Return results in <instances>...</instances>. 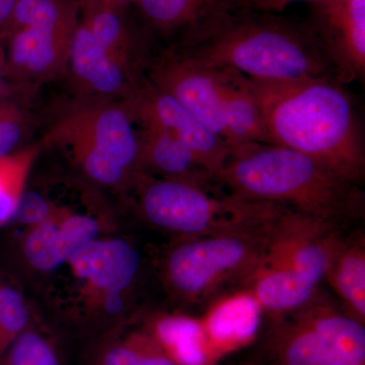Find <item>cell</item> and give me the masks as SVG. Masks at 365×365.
Segmentation results:
<instances>
[{"label":"cell","mask_w":365,"mask_h":365,"mask_svg":"<svg viewBox=\"0 0 365 365\" xmlns=\"http://www.w3.org/2000/svg\"><path fill=\"white\" fill-rule=\"evenodd\" d=\"M134 123L122 101L79 96L57 109L44 144L66 148L73 160L97 155L111 158L139 176L143 173Z\"/></svg>","instance_id":"obj_10"},{"label":"cell","mask_w":365,"mask_h":365,"mask_svg":"<svg viewBox=\"0 0 365 365\" xmlns=\"http://www.w3.org/2000/svg\"><path fill=\"white\" fill-rule=\"evenodd\" d=\"M135 188L139 208L146 222L181 239L263 227L282 206L145 174Z\"/></svg>","instance_id":"obj_5"},{"label":"cell","mask_w":365,"mask_h":365,"mask_svg":"<svg viewBox=\"0 0 365 365\" xmlns=\"http://www.w3.org/2000/svg\"><path fill=\"white\" fill-rule=\"evenodd\" d=\"M0 365H61L51 341L32 327L11 343L0 360Z\"/></svg>","instance_id":"obj_23"},{"label":"cell","mask_w":365,"mask_h":365,"mask_svg":"<svg viewBox=\"0 0 365 365\" xmlns=\"http://www.w3.org/2000/svg\"><path fill=\"white\" fill-rule=\"evenodd\" d=\"M216 186L248 200L280 204L346 230L364 218V192L306 153L250 143L232 146Z\"/></svg>","instance_id":"obj_2"},{"label":"cell","mask_w":365,"mask_h":365,"mask_svg":"<svg viewBox=\"0 0 365 365\" xmlns=\"http://www.w3.org/2000/svg\"><path fill=\"white\" fill-rule=\"evenodd\" d=\"M247 79L271 144L306 153L362 184L364 128L344 86L332 78L285 83Z\"/></svg>","instance_id":"obj_1"},{"label":"cell","mask_w":365,"mask_h":365,"mask_svg":"<svg viewBox=\"0 0 365 365\" xmlns=\"http://www.w3.org/2000/svg\"><path fill=\"white\" fill-rule=\"evenodd\" d=\"M218 68L222 74L227 143L230 146L250 143L271 144L248 79L232 69Z\"/></svg>","instance_id":"obj_18"},{"label":"cell","mask_w":365,"mask_h":365,"mask_svg":"<svg viewBox=\"0 0 365 365\" xmlns=\"http://www.w3.org/2000/svg\"><path fill=\"white\" fill-rule=\"evenodd\" d=\"M28 307L14 285L0 283V360L7 348L29 326Z\"/></svg>","instance_id":"obj_24"},{"label":"cell","mask_w":365,"mask_h":365,"mask_svg":"<svg viewBox=\"0 0 365 365\" xmlns=\"http://www.w3.org/2000/svg\"><path fill=\"white\" fill-rule=\"evenodd\" d=\"M177 51L265 83L332 78V67L307 21L250 7L202 44ZM335 79V78H334Z\"/></svg>","instance_id":"obj_3"},{"label":"cell","mask_w":365,"mask_h":365,"mask_svg":"<svg viewBox=\"0 0 365 365\" xmlns=\"http://www.w3.org/2000/svg\"><path fill=\"white\" fill-rule=\"evenodd\" d=\"M19 0H0V26L6 23Z\"/></svg>","instance_id":"obj_28"},{"label":"cell","mask_w":365,"mask_h":365,"mask_svg":"<svg viewBox=\"0 0 365 365\" xmlns=\"http://www.w3.org/2000/svg\"><path fill=\"white\" fill-rule=\"evenodd\" d=\"M275 216L252 230L182 239L163 260V282L170 294L199 304L227 287L242 288L260 263Z\"/></svg>","instance_id":"obj_7"},{"label":"cell","mask_w":365,"mask_h":365,"mask_svg":"<svg viewBox=\"0 0 365 365\" xmlns=\"http://www.w3.org/2000/svg\"><path fill=\"white\" fill-rule=\"evenodd\" d=\"M307 23L318 38L334 78L345 86L365 76V0H318Z\"/></svg>","instance_id":"obj_11"},{"label":"cell","mask_w":365,"mask_h":365,"mask_svg":"<svg viewBox=\"0 0 365 365\" xmlns=\"http://www.w3.org/2000/svg\"><path fill=\"white\" fill-rule=\"evenodd\" d=\"M54 203L46 200L35 192H24L13 216V220L26 225V228L38 225L51 213Z\"/></svg>","instance_id":"obj_26"},{"label":"cell","mask_w":365,"mask_h":365,"mask_svg":"<svg viewBox=\"0 0 365 365\" xmlns=\"http://www.w3.org/2000/svg\"><path fill=\"white\" fill-rule=\"evenodd\" d=\"M299 1H307L311 4V2L318 1V0H252V6L257 11L271 14H280L289 4Z\"/></svg>","instance_id":"obj_27"},{"label":"cell","mask_w":365,"mask_h":365,"mask_svg":"<svg viewBox=\"0 0 365 365\" xmlns=\"http://www.w3.org/2000/svg\"><path fill=\"white\" fill-rule=\"evenodd\" d=\"M325 280L341 307L365 324V237L360 230L343 235L329 264Z\"/></svg>","instance_id":"obj_17"},{"label":"cell","mask_w":365,"mask_h":365,"mask_svg":"<svg viewBox=\"0 0 365 365\" xmlns=\"http://www.w3.org/2000/svg\"><path fill=\"white\" fill-rule=\"evenodd\" d=\"M136 4L153 30L165 37L177 36L174 50L202 44L253 7L251 0H138Z\"/></svg>","instance_id":"obj_15"},{"label":"cell","mask_w":365,"mask_h":365,"mask_svg":"<svg viewBox=\"0 0 365 365\" xmlns=\"http://www.w3.org/2000/svg\"><path fill=\"white\" fill-rule=\"evenodd\" d=\"M137 123L141 129L138 132L139 167L143 174L158 175L160 179L206 189H220L212 173L176 136L150 122Z\"/></svg>","instance_id":"obj_16"},{"label":"cell","mask_w":365,"mask_h":365,"mask_svg":"<svg viewBox=\"0 0 365 365\" xmlns=\"http://www.w3.org/2000/svg\"><path fill=\"white\" fill-rule=\"evenodd\" d=\"M38 153L33 146L0 158V227L13 220Z\"/></svg>","instance_id":"obj_21"},{"label":"cell","mask_w":365,"mask_h":365,"mask_svg":"<svg viewBox=\"0 0 365 365\" xmlns=\"http://www.w3.org/2000/svg\"><path fill=\"white\" fill-rule=\"evenodd\" d=\"M269 318L268 365H365L364 324L324 290Z\"/></svg>","instance_id":"obj_8"},{"label":"cell","mask_w":365,"mask_h":365,"mask_svg":"<svg viewBox=\"0 0 365 365\" xmlns=\"http://www.w3.org/2000/svg\"><path fill=\"white\" fill-rule=\"evenodd\" d=\"M98 365H177L150 333H134L108 346Z\"/></svg>","instance_id":"obj_22"},{"label":"cell","mask_w":365,"mask_h":365,"mask_svg":"<svg viewBox=\"0 0 365 365\" xmlns=\"http://www.w3.org/2000/svg\"><path fill=\"white\" fill-rule=\"evenodd\" d=\"M122 102L134 122H150L169 131L193 151L215 178L222 169L232 146L180 101L153 86L145 76L135 93Z\"/></svg>","instance_id":"obj_12"},{"label":"cell","mask_w":365,"mask_h":365,"mask_svg":"<svg viewBox=\"0 0 365 365\" xmlns=\"http://www.w3.org/2000/svg\"><path fill=\"white\" fill-rule=\"evenodd\" d=\"M76 1L101 2V4H113V6L124 7L125 6H127V4H132V2L136 4V2L138 1V0H76Z\"/></svg>","instance_id":"obj_29"},{"label":"cell","mask_w":365,"mask_h":365,"mask_svg":"<svg viewBox=\"0 0 365 365\" xmlns=\"http://www.w3.org/2000/svg\"><path fill=\"white\" fill-rule=\"evenodd\" d=\"M143 67L106 47L78 21L68 72L79 96L126 101L143 83Z\"/></svg>","instance_id":"obj_14"},{"label":"cell","mask_w":365,"mask_h":365,"mask_svg":"<svg viewBox=\"0 0 365 365\" xmlns=\"http://www.w3.org/2000/svg\"><path fill=\"white\" fill-rule=\"evenodd\" d=\"M259 312L253 297L242 292L216 307L206 322V330L217 342L248 339L258 328Z\"/></svg>","instance_id":"obj_20"},{"label":"cell","mask_w":365,"mask_h":365,"mask_svg":"<svg viewBox=\"0 0 365 365\" xmlns=\"http://www.w3.org/2000/svg\"><path fill=\"white\" fill-rule=\"evenodd\" d=\"M150 334L177 365L206 364L205 330L200 322L188 317H163Z\"/></svg>","instance_id":"obj_19"},{"label":"cell","mask_w":365,"mask_h":365,"mask_svg":"<svg viewBox=\"0 0 365 365\" xmlns=\"http://www.w3.org/2000/svg\"><path fill=\"white\" fill-rule=\"evenodd\" d=\"M26 119L19 107L0 105V158L11 155L25 136Z\"/></svg>","instance_id":"obj_25"},{"label":"cell","mask_w":365,"mask_h":365,"mask_svg":"<svg viewBox=\"0 0 365 365\" xmlns=\"http://www.w3.org/2000/svg\"><path fill=\"white\" fill-rule=\"evenodd\" d=\"M251 2H252V0H251Z\"/></svg>","instance_id":"obj_31"},{"label":"cell","mask_w":365,"mask_h":365,"mask_svg":"<svg viewBox=\"0 0 365 365\" xmlns=\"http://www.w3.org/2000/svg\"><path fill=\"white\" fill-rule=\"evenodd\" d=\"M6 56H4V50L0 42V91L4 86V78H6Z\"/></svg>","instance_id":"obj_30"},{"label":"cell","mask_w":365,"mask_h":365,"mask_svg":"<svg viewBox=\"0 0 365 365\" xmlns=\"http://www.w3.org/2000/svg\"><path fill=\"white\" fill-rule=\"evenodd\" d=\"M140 268L134 245L105 235L53 272L50 302L72 321L114 318L124 313Z\"/></svg>","instance_id":"obj_6"},{"label":"cell","mask_w":365,"mask_h":365,"mask_svg":"<svg viewBox=\"0 0 365 365\" xmlns=\"http://www.w3.org/2000/svg\"><path fill=\"white\" fill-rule=\"evenodd\" d=\"M345 230L282 206L258 267L242 289L269 316L287 313L321 289Z\"/></svg>","instance_id":"obj_4"},{"label":"cell","mask_w":365,"mask_h":365,"mask_svg":"<svg viewBox=\"0 0 365 365\" xmlns=\"http://www.w3.org/2000/svg\"><path fill=\"white\" fill-rule=\"evenodd\" d=\"M107 232V220L101 213L54 204L47 218L26 228L24 256L38 272L53 273Z\"/></svg>","instance_id":"obj_13"},{"label":"cell","mask_w":365,"mask_h":365,"mask_svg":"<svg viewBox=\"0 0 365 365\" xmlns=\"http://www.w3.org/2000/svg\"><path fill=\"white\" fill-rule=\"evenodd\" d=\"M78 11L76 0H19L0 26L9 39L6 76L43 83L66 76Z\"/></svg>","instance_id":"obj_9"}]
</instances>
